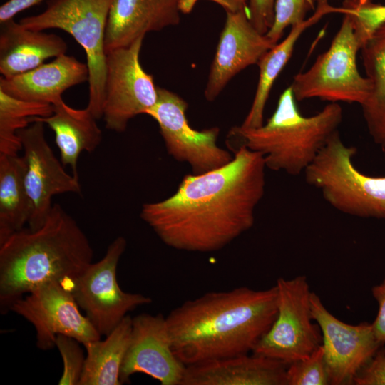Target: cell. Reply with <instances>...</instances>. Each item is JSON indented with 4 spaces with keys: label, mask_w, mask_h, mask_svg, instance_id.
Instances as JSON below:
<instances>
[{
    "label": "cell",
    "mask_w": 385,
    "mask_h": 385,
    "mask_svg": "<svg viewBox=\"0 0 385 385\" xmlns=\"http://www.w3.org/2000/svg\"><path fill=\"white\" fill-rule=\"evenodd\" d=\"M233 153L225 165L185 175L173 195L142 205L140 218L165 245L186 252H216L252 227L267 168L258 152L240 147Z\"/></svg>",
    "instance_id": "cell-1"
},
{
    "label": "cell",
    "mask_w": 385,
    "mask_h": 385,
    "mask_svg": "<svg viewBox=\"0 0 385 385\" xmlns=\"http://www.w3.org/2000/svg\"><path fill=\"white\" fill-rule=\"evenodd\" d=\"M274 286L208 292L165 317L173 349L187 366L249 354L277 316Z\"/></svg>",
    "instance_id": "cell-2"
},
{
    "label": "cell",
    "mask_w": 385,
    "mask_h": 385,
    "mask_svg": "<svg viewBox=\"0 0 385 385\" xmlns=\"http://www.w3.org/2000/svg\"><path fill=\"white\" fill-rule=\"evenodd\" d=\"M93 250L77 222L58 203L41 226L23 228L0 244L1 314L24 294L53 281L70 285Z\"/></svg>",
    "instance_id": "cell-3"
},
{
    "label": "cell",
    "mask_w": 385,
    "mask_h": 385,
    "mask_svg": "<svg viewBox=\"0 0 385 385\" xmlns=\"http://www.w3.org/2000/svg\"><path fill=\"white\" fill-rule=\"evenodd\" d=\"M343 111L337 103L312 116L302 115L291 86L280 95L277 108L262 125L232 127L226 144L232 152L245 147L262 155L266 168L290 175L304 173L332 135L338 131Z\"/></svg>",
    "instance_id": "cell-4"
},
{
    "label": "cell",
    "mask_w": 385,
    "mask_h": 385,
    "mask_svg": "<svg viewBox=\"0 0 385 385\" xmlns=\"http://www.w3.org/2000/svg\"><path fill=\"white\" fill-rule=\"evenodd\" d=\"M356 148L334 133L305 169V181L337 210L362 218L385 219V176H370L353 163Z\"/></svg>",
    "instance_id": "cell-5"
},
{
    "label": "cell",
    "mask_w": 385,
    "mask_h": 385,
    "mask_svg": "<svg viewBox=\"0 0 385 385\" xmlns=\"http://www.w3.org/2000/svg\"><path fill=\"white\" fill-rule=\"evenodd\" d=\"M113 0H47L41 13L22 18L24 27L37 31L58 29L68 33L85 51L88 68L86 108L103 117L106 73L105 34Z\"/></svg>",
    "instance_id": "cell-6"
},
{
    "label": "cell",
    "mask_w": 385,
    "mask_h": 385,
    "mask_svg": "<svg viewBox=\"0 0 385 385\" xmlns=\"http://www.w3.org/2000/svg\"><path fill=\"white\" fill-rule=\"evenodd\" d=\"M360 49L350 18L344 14L329 48L307 71L294 76L290 86L296 101L319 98L332 103L362 105L371 93V82L357 69L356 54Z\"/></svg>",
    "instance_id": "cell-7"
},
{
    "label": "cell",
    "mask_w": 385,
    "mask_h": 385,
    "mask_svg": "<svg viewBox=\"0 0 385 385\" xmlns=\"http://www.w3.org/2000/svg\"><path fill=\"white\" fill-rule=\"evenodd\" d=\"M277 316L252 354L289 365L308 356L322 344L318 324L313 323L312 291L305 276L278 278Z\"/></svg>",
    "instance_id": "cell-8"
},
{
    "label": "cell",
    "mask_w": 385,
    "mask_h": 385,
    "mask_svg": "<svg viewBox=\"0 0 385 385\" xmlns=\"http://www.w3.org/2000/svg\"><path fill=\"white\" fill-rule=\"evenodd\" d=\"M126 246V240L117 237L104 256L90 263L69 286L78 307L101 336L108 335L129 312L152 302L149 297L124 292L118 284L117 267Z\"/></svg>",
    "instance_id": "cell-9"
},
{
    "label": "cell",
    "mask_w": 385,
    "mask_h": 385,
    "mask_svg": "<svg viewBox=\"0 0 385 385\" xmlns=\"http://www.w3.org/2000/svg\"><path fill=\"white\" fill-rule=\"evenodd\" d=\"M144 37L106 53L102 118L109 130L124 132L132 118L157 102L158 87L140 62Z\"/></svg>",
    "instance_id": "cell-10"
},
{
    "label": "cell",
    "mask_w": 385,
    "mask_h": 385,
    "mask_svg": "<svg viewBox=\"0 0 385 385\" xmlns=\"http://www.w3.org/2000/svg\"><path fill=\"white\" fill-rule=\"evenodd\" d=\"M186 101L178 94L158 87V100L147 112L158 124L168 153L190 166L192 174L202 175L218 169L233 158L217 144L220 129L191 128L185 115Z\"/></svg>",
    "instance_id": "cell-11"
},
{
    "label": "cell",
    "mask_w": 385,
    "mask_h": 385,
    "mask_svg": "<svg viewBox=\"0 0 385 385\" xmlns=\"http://www.w3.org/2000/svg\"><path fill=\"white\" fill-rule=\"evenodd\" d=\"M79 308L69 285L53 281L16 300L10 311L34 326L37 347L48 350L55 346L58 334L73 337L82 344L101 339Z\"/></svg>",
    "instance_id": "cell-12"
},
{
    "label": "cell",
    "mask_w": 385,
    "mask_h": 385,
    "mask_svg": "<svg viewBox=\"0 0 385 385\" xmlns=\"http://www.w3.org/2000/svg\"><path fill=\"white\" fill-rule=\"evenodd\" d=\"M311 309L312 319L322 334L329 384H354L356 375L382 348L371 323L344 322L333 315L313 292Z\"/></svg>",
    "instance_id": "cell-13"
},
{
    "label": "cell",
    "mask_w": 385,
    "mask_h": 385,
    "mask_svg": "<svg viewBox=\"0 0 385 385\" xmlns=\"http://www.w3.org/2000/svg\"><path fill=\"white\" fill-rule=\"evenodd\" d=\"M24 155V183L31 205L29 226L31 230L43 225L53 204V196L81 192L78 176L70 175L54 155L46 141L44 123L35 121L20 130Z\"/></svg>",
    "instance_id": "cell-14"
},
{
    "label": "cell",
    "mask_w": 385,
    "mask_h": 385,
    "mask_svg": "<svg viewBox=\"0 0 385 385\" xmlns=\"http://www.w3.org/2000/svg\"><path fill=\"white\" fill-rule=\"evenodd\" d=\"M186 366L177 357L166 318L142 313L132 318L129 344L120 369L123 384L143 373L162 385H181Z\"/></svg>",
    "instance_id": "cell-15"
},
{
    "label": "cell",
    "mask_w": 385,
    "mask_h": 385,
    "mask_svg": "<svg viewBox=\"0 0 385 385\" xmlns=\"http://www.w3.org/2000/svg\"><path fill=\"white\" fill-rule=\"evenodd\" d=\"M274 45L253 26L247 8L235 12L226 11L225 23L204 92L205 98L214 101L237 73L249 66L257 64L260 58Z\"/></svg>",
    "instance_id": "cell-16"
},
{
    "label": "cell",
    "mask_w": 385,
    "mask_h": 385,
    "mask_svg": "<svg viewBox=\"0 0 385 385\" xmlns=\"http://www.w3.org/2000/svg\"><path fill=\"white\" fill-rule=\"evenodd\" d=\"M180 0H113L105 34L106 53L180 21Z\"/></svg>",
    "instance_id": "cell-17"
},
{
    "label": "cell",
    "mask_w": 385,
    "mask_h": 385,
    "mask_svg": "<svg viewBox=\"0 0 385 385\" xmlns=\"http://www.w3.org/2000/svg\"><path fill=\"white\" fill-rule=\"evenodd\" d=\"M287 366L267 356L240 354L187 366L181 385H287Z\"/></svg>",
    "instance_id": "cell-18"
},
{
    "label": "cell",
    "mask_w": 385,
    "mask_h": 385,
    "mask_svg": "<svg viewBox=\"0 0 385 385\" xmlns=\"http://www.w3.org/2000/svg\"><path fill=\"white\" fill-rule=\"evenodd\" d=\"M88 80V68L66 53L24 73L0 78V91L24 101L54 105L64 91Z\"/></svg>",
    "instance_id": "cell-19"
},
{
    "label": "cell",
    "mask_w": 385,
    "mask_h": 385,
    "mask_svg": "<svg viewBox=\"0 0 385 385\" xmlns=\"http://www.w3.org/2000/svg\"><path fill=\"white\" fill-rule=\"evenodd\" d=\"M0 24V73L4 78L24 73L66 53L67 43L58 35L27 29L14 19Z\"/></svg>",
    "instance_id": "cell-20"
},
{
    "label": "cell",
    "mask_w": 385,
    "mask_h": 385,
    "mask_svg": "<svg viewBox=\"0 0 385 385\" xmlns=\"http://www.w3.org/2000/svg\"><path fill=\"white\" fill-rule=\"evenodd\" d=\"M53 113L46 117H36L32 123L40 121L53 130L59 150L61 162L70 166L73 175L78 176V160L83 151L91 153L102 140V131L97 119L87 108L78 109L67 105L63 100L53 105Z\"/></svg>",
    "instance_id": "cell-21"
},
{
    "label": "cell",
    "mask_w": 385,
    "mask_h": 385,
    "mask_svg": "<svg viewBox=\"0 0 385 385\" xmlns=\"http://www.w3.org/2000/svg\"><path fill=\"white\" fill-rule=\"evenodd\" d=\"M316 4L314 13L310 17L302 23L292 26L287 36L260 58L257 63L260 75L257 90L252 106L241 125L242 127L255 128L263 125L264 109L272 85L289 60L301 34L307 28L317 23L324 16L339 12V7L331 6L327 0H316Z\"/></svg>",
    "instance_id": "cell-22"
},
{
    "label": "cell",
    "mask_w": 385,
    "mask_h": 385,
    "mask_svg": "<svg viewBox=\"0 0 385 385\" xmlns=\"http://www.w3.org/2000/svg\"><path fill=\"white\" fill-rule=\"evenodd\" d=\"M132 318L126 315L108 334L83 344L86 355L79 385H120V369L129 344Z\"/></svg>",
    "instance_id": "cell-23"
},
{
    "label": "cell",
    "mask_w": 385,
    "mask_h": 385,
    "mask_svg": "<svg viewBox=\"0 0 385 385\" xmlns=\"http://www.w3.org/2000/svg\"><path fill=\"white\" fill-rule=\"evenodd\" d=\"M366 77L371 82L367 100L361 105L369 133L385 150V24L361 48Z\"/></svg>",
    "instance_id": "cell-24"
},
{
    "label": "cell",
    "mask_w": 385,
    "mask_h": 385,
    "mask_svg": "<svg viewBox=\"0 0 385 385\" xmlns=\"http://www.w3.org/2000/svg\"><path fill=\"white\" fill-rule=\"evenodd\" d=\"M30 215L23 158L0 153V244L22 230Z\"/></svg>",
    "instance_id": "cell-25"
},
{
    "label": "cell",
    "mask_w": 385,
    "mask_h": 385,
    "mask_svg": "<svg viewBox=\"0 0 385 385\" xmlns=\"http://www.w3.org/2000/svg\"><path fill=\"white\" fill-rule=\"evenodd\" d=\"M53 111L51 104L19 99L0 91V153L18 155L22 150L18 132L34 118L49 116Z\"/></svg>",
    "instance_id": "cell-26"
},
{
    "label": "cell",
    "mask_w": 385,
    "mask_h": 385,
    "mask_svg": "<svg viewBox=\"0 0 385 385\" xmlns=\"http://www.w3.org/2000/svg\"><path fill=\"white\" fill-rule=\"evenodd\" d=\"M287 385H327L329 376L322 344L308 356L288 365Z\"/></svg>",
    "instance_id": "cell-27"
},
{
    "label": "cell",
    "mask_w": 385,
    "mask_h": 385,
    "mask_svg": "<svg viewBox=\"0 0 385 385\" xmlns=\"http://www.w3.org/2000/svg\"><path fill=\"white\" fill-rule=\"evenodd\" d=\"M342 14L349 16L352 26L361 46L385 24V5L372 1L358 6H342Z\"/></svg>",
    "instance_id": "cell-28"
},
{
    "label": "cell",
    "mask_w": 385,
    "mask_h": 385,
    "mask_svg": "<svg viewBox=\"0 0 385 385\" xmlns=\"http://www.w3.org/2000/svg\"><path fill=\"white\" fill-rule=\"evenodd\" d=\"M316 0H275L274 19L265 34L274 44L281 38L284 29L303 22L307 11L314 9Z\"/></svg>",
    "instance_id": "cell-29"
},
{
    "label": "cell",
    "mask_w": 385,
    "mask_h": 385,
    "mask_svg": "<svg viewBox=\"0 0 385 385\" xmlns=\"http://www.w3.org/2000/svg\"><path fill=\"white\" fill-rule=\"evenodd\" d=\"M79 341L73 337L58 334L55 341L63 361V373L59 385H79L86 356Z\"/></svg>",
    "instance_id": "cell-30"
},
{
    "label": "cell",
    "mask_w": 385,
    "mask_h": 385,
    "mask_svg": "<svg viewBox=\"0 0 385 385\" xmlns=\"http://www.w3.org/2000/svg\"><path fill=\"white\" fill-rule=\"evenodd\" d=\"M247 13L253 26L266 34L274 19L275 0H248Z\"/></svg>",
    "instance_id": "cell-31"
},
{
    "label": "cell",
    "mask_w": 385,
    "mask_h": 385,
    "mask_svg": "<svg viewBox=\"0 0 385 385\" xmlns=\"http://www.w3.org/2000/svg\"><path fill=\"white\" fill-rule=\"evenodd\" d=\"M355 385H385V351L381 348L354 380Z\"/></svg>",
    "instance_id": "cell-32"
},
{
    "label": "cell",
    "mask_w": 385,
    "mask_h": 385,
    "mask_svg": "<svg viewBox=\"0 0 385 385\" xmlns=\"http://www.w3.org/2000/svg\"><path fill=\"white\" fill-rule=\"evenodd\" d=\"M371 294L378 304V312L371 326L376 339L385 351V278L372 287Z\"/></svg>",
    "instance_id": "cell-33"
},
{
    "label": "cell",
    "mask_w": 385,
    "mask_h": 385,
    "mask_svg": "<svg viewBox=\"0 0 385 385\" xmlns=\"http://www.w3.org/2000/svg\"><path fill=\"white\" fill-rule=\"evenodd\" d=\"M43 0H8L0 6V23L5 22L19 12L40 4Z\"/></svg>",
    "instance_id": "cell-34"
},
{
    "label": "cell",
    "mask_w": 385,
    "mask_h": 385,
    "mask_svg": "<svg viewBox=\"0 0 385 385\" xmlns=\"http://www.w3.org/2000/svg\"><path fill=\"white\" fill-rule=\"evenodd\" d=\"M197 0H180L181 11H190ZM221 6L225 11L235 12L247 8L248 0H208Z\"/></svg>",
    "instance_id": "cell-35"
},
{
    "label": "cell",
    "mask_w": 385,
    "mask_h": 385,
    "mask_svg": "<svg viewBox=\"0 0 385 385\" xmlns=\"http://www.w3.org/2000/svg\"><path fill=\"white\" fill-rule=\"evenodd\" d=\"M371 1L372 0H344L343 6L363 5Z\"/></svg>",
    "instance_id": "cell-36"
}]
</instances>
